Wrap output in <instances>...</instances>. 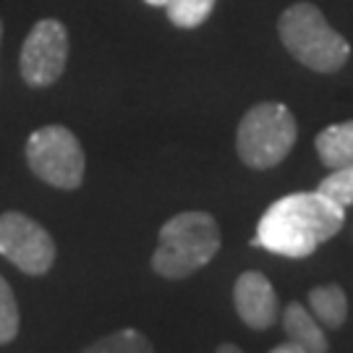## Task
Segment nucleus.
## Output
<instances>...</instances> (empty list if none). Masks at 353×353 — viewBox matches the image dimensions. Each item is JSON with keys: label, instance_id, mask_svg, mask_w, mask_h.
I'll use <instances>...</instances> for the list:
<instances>
[{"label": "nucleus", "instance_id": "obj_1", "mask_svg": "<svg viewBox=\"0 0 353 353\" xmlns=\"http://www.w3.org/2000/svg\"><path fill=\"white\" fill-rule=\"evenodd\" d=\"M343 223L345 210L327 196L319 191H296L267 207L252 243L288 259H306L338 236Z\"/></svg>", "mask_w": 353, "mask_h": 353}, {"label": "nucleus", "instance_id": "obj_2", "mask_svg": "<svg viewBox=\"0 0 353 353\" xmlns=\"http://www.w3.org/2000/svg\"><path fill=\"white\" fill-rule=\"evenodd\" d=\"M220 252V225L210 212L173 214L160 228L152 270L165 280H183L210 265Z\"/></svg>", "mask_w": 353, "mask_h": 353}, {"label": "nucleus", "instance_id": "obj_3", "mask_svg": "<svg viewBox=\"0 0 353 353\" xmlns=\"http://www.w3.org/2000/svg\"><path fill=\"white\" fill-rule=\"evenodd\" d=\"M278 34L285 50L316 74L341 71L351 55L348 39L327 24L314 3H296L285 8L278 21Z\"/></svg>", "mask_w": 353, "mask_h": 353}, {"label": "nucleus", "instance_id": "obj_4", "mask_svg": "<svg viewBox=\"0 0 353 353\" xmlns=\"http://www.w3.org/2000/svg\"><path fill=\"white\" fill-rule=\"evenodd\" d=\"M299 139L296 118L283 102H259L241 118L236 131V152L241 163L254 170L280 165Z\"/></svg>", "mask_w": 353, "mask_h": 353}, {"label": "nucleus", "instance_id": "obj_5", "mask_svg": "<svg viewBox=\"0 0 353 353\" xmlns=\"http://www.w3.org/2000/svg\"><path fill=\"white\" fill-rule=\"evenodd\" d=\"M26 163L39 181L63 191L79 189L87 170V157L74 131L58 123L37 128L26 139Z\"/></svg>", "mask_w": 353, "mask_h": 353}, {"label": "nucleus", "instance_id": "obj_6", "mask_svg": "<svg viewBox=\"0 0 353 353\" xmlns=\"http://www.w3.org/2000/svg\"><path fill=\"white\" fill-rule=\"evenodd\" d=\"M0 256H6L24 275L39 278L55 265L52 236L24 212L0 214Z\"/></svg>", "mask_w": 353, "mask_h": 353}, {"label": "nucleus", "instance_id": "obj_7", "mask_svg": "<svg viewBox=\"0 0 353 353\" xmlns=\"http://www.w3.org/2000/svg\"><path fill=\"white\" fill-rule=\"evenodd\" d=\"M68 32L58 19H39L26 34L19 55V71L29 87H50L68 63Z\"/></svg>", "mask_w": 353, "mask_h": 353}, {"label": "nucleus", "instance_id": "obj_8", "mask_svg": "<svg viewBox=\"0 0 353 353\" xmlns=\"http://www.w3.org/2000/svg\"><path fill=\"white\" fill-rule=\"evenodd\" d=\"M233 303L246 327L267 330L278 322V293L272 283L256 270L241 272L233 285Z\"/></svg>", "mask_w": 353, "mask_h": 353}, {"label": "nucleus", "instance_id": "obj_9", "mask_svg": "<svg viewBox=\"0 0 353 353\" xmlns=\"http://www.w3.org/2000/svg\"><path fill=\"white\" fill-rule=\"evenodd\" d=\"M283 330L288 335V341L299 343L306 353H327V338L325 330L316 322V316L303 309L301 303H288L283 312Z\"/></svg>", "mask_w": 353, "mask_h": 353}, {"label": "nucleus", "instance_id": "obj_10", "mask_svg": "<svg viewBox=\"0 0 353 353\" xmlns=\"http://www.w3.org/2000/svg\"><path fill=\"white\" fill-rule=\"evenodd\" d=\"M314 147L322 165L330 170L353 168V121L332 123L325 131H319Z\"/></svg>", "mask_w": 353, "mask_h": 353}, {"label": "nucleus", "instance_id": "obj_11", "mask_svg": "<svg viewBox=\"0 0 353 353\" xmlns=\"http://www.w3.org/2000/svg\"><path fill=\"white\" fill-rule=\"evenodd\" d=\"M309 309L327 330H341L348 316V299L341 285H316L309 290Z\"/></svg>", "mask_w": 353, "mask_h": 353}, {"label": "nucleus", "instance_id": "obj_12", "mask_svg": "<svg viewBox=\"0 0 353 353\" xmlns=\"http://www.w3.org/2000/svg\"><path fill=\"white\" fill-rule=\"evenodd\" d=\"M81 353H154V348H152V341L144 332L128 327L105 335Z\"/></svg>", "mask_w": 353, "mask_h": 353}, {"label": "nucleus", "instance_id": "obj_13", "mask_svg": "<svg viewBox=\"0 0 353 353\" xmlns=\"http://www.w3.org/2000/svg\"><path fill=\"white\" fill-rule=\"evenodd\" d=\"M214 0H168V19L181 29H196L212 13Z\"/></svg>", "mask_w": 353, "mask_h": 353}, {"label": "nucleus", "instance_id": "obj_14", "mask_svg": "<svg viewBox=\"0 0 353 353\" xmlns=\"http://www.w3.org/2000/svg\"><path fill=\"white\" fill-rule=\"evenodd\" d=\"M322 196H327L330 202L338 207H351L353 204V168H338L327 178H322V183L316 186Z\"/></svg>", "mask_w": 353, "mask_h": 353}, {"label": "nucleus", "instance_id": "obj_15", "mask_svg": "<svg viewBox=\"0 0 353 353\" xmlns=\"http://www.w3.org/2000/svg\"><path fill=\"white\" fill-rule=\"evenodd\" d=\"M19 335V303L8 280L0 275V345H8Z\"/></svg>", "mask_w": 353, "mask_h": 353}, {"label": "nucleus", "instance_id": "obj_16", "mask_svg": "<svg viewBox=\"0 0 353 353\" xmlns=\"http://www.w3.org/2000/svg\"><path fill=\"white\" fill-rule=\"evenodd\" d=\"M270 353H306V348H301L299 343L288 341V343H283V345H278V348H272Z\"/></svg>", "mask_w": 353, "mask_h": 353}, {"label": "nucleus", "instance_id": "obj_17", "mask_svg": "<svg viewBox=\"0 0 353 353\" xmlns=\"http://www.w3.org/2000/svg\"><path fill=\"white\" fill-rule=\"evenodd\" d=\"M217 353H243L239 348V345H233V343H223L220 348H217Z\"/></svg>", "mask_w": 353, "mask_h": 353}, {"label": "nucleus", "instance_id": "obj_18", "mask_svg": "<svg viewBox=\"0 0 353 353\" xmlns=\"http://www.w3.org/2000/svg\"><path fill=\"white\" fill-rule=\"evenodd\" d=\"M144 3H150V6H168V0H144Z\"/></svg>", "mask_w": 353, "mask_h": 353}, {"label": "nucleus", "instance_id": "obj_19", "mask_svg": "<svg viewBox=\"0 0 353 353\" xmlns=\"http://www.w3.org/2000/svg\"><path fill=\"white\" fill-rule=\"evenodd\" d=\"M0 45H3V21H0Z\"/></svg>", "mask_w": 353, "mask_h": 353}]
</instances>
